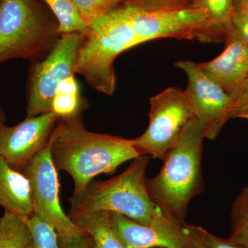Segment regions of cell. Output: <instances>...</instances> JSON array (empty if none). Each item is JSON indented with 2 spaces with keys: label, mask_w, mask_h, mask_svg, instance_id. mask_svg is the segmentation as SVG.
Wrapping results in <instances>:
<instances>
[{
  "label": "cell",
  "mask_w": 248,
  "mask_h": 248,
  "mask_svg": "<svg viewBox=\"0 0 248 248\" xmlns=\"http://www.w3.org/2000/svg\"><path fill=\"white\" fill-rule=\"evenodd\" d=\"M84 114L59 120L49 138L50 156L58 171H65L79 194L94 177L112 174L121 165L140 156L130 140L86 128Z\"/></svg>",
  "instance_id": "6da1fadb"
},
{
  "label": "cell",
  "mask_w": 248,
  "mask_h": 248,
  "mask_svg": "<svg viewBox=\"0 0 248 248\" xmlns=\"http://www.w3.org/2000/svg\"><path fill=\"white\" fill-rule=\"evenodd\" d=\"M206 125L195 117L179 135L163 160L157 175L146 178L152 202L169 219L185 224L191 201L205 190L202 163Z\"/></svg>",
  "instance_id": "7a4b0ae2"
},
{
  "label": "cell",
  "mask_w": 248,
  "mask_h": 248,
  "mask_svg": "<svg viewBox=\"0 0 248 248\" xmlns=\"http://www.w3.org/2000/svg\"><path fill=\"white\" fill-rule=\"evenodd\" d=\"M151 156L141 155L117 177L93 180L79 194L69 198L68 217L107 210L120 213L142 225L153 224L163 215L148 195L146 169Z\"/></svg>",
  "instance_id": "3957f363"
},
{
  "label": "cell",
  "mask_w": 248,
  "mask_h": 248,
  "mask_svg": "<svg viewBox=\"0 0 248 248\" xmlns=\"http://www.w3.org/2000/svg\"><path fill=\"white\" fill-rule=\"evenodd\" d=\"M59 24L42 0H2L0 4V64L46 58L61 38Z\"/></svg>",
  "instance_id": "277c9868"
},
{
  "label": "cell",
  "mask_w": 248,
  "mask_h": 248,
  "mask_svg": "<svg viewBox=\"0 0 248 248\" xmlns=\"http://www.w3.org/2000/svg\"><path fill=\"white\" fill-rule=\"evenodd\" d=\"M80 47L76 73L84 77L97 92H115L114 62L119 55L138 45L125 2L88 24Z\"/></svg>",
  "instance_id": "5b68a950"
},
{
  "label": "cell",
  "mask_w": 248,
  "mask_h": 248,
  "mask_svg": "<svg viewBox=\"0 0 248 248\" xmlns=\"http://www.w3.org/2000/svg\"><path fill=\"white\" fill-rule=\"evenodd\" d=\"M84 36L80 32L62 34L46 58L31 63L27 79V117L51 112L52 101L59 85L76 74Z\"/></svg>",
  "instance_id": "8992f818"
},
{
  "label": "cell",
  "mask_w": 248,
  "mask_h": 248,
  "mask_svg": "<svg viewBox=\"0 0 248 248\" xmlns=\"http://www.w3.org/2000/svg\"><path fill=\"white\" fill-rule=\"evenodd\" d=\"M146 131L130 140L138 154L164 160L177 143L183 128L193 117L185 92L170 87L151 98Z\"/></svg>",
  "instance_id": "52a82bcc"
},
{
  "label": "cell",
  "mask_w": 248,
  "mask_h": 248,
  "mask_svg": "<svg viewBox=\"0 0 248 248\" xmlns=\"http://www.w3.org/2000/svg\"><path fill=\"white\" fill-rule=\"evenodd\" d=\"M138 45L161 38L197 39L210 42L206 14L198 8L169 11H146L125 1Z\"/></svg>",
  "instance_id": "ba28073f"
},
{
  "label": "cell",
  "mask_w": 248,
  "mask_h": 248,
  "mask_svg": "<svg viewBox=\"0 0 248 248\" xmlns=\"http://www.w3.org/2000/svg\"><path fill=\"white\" fill-rule=\"evenodd\" d=\"M21 172L29 182L34 215L53 227L60 236L84 232L62 208L58 170L52 161L48 142Z\"/></svg>",
  "instance_id": "9c48e42d"
},
{
  "label": "cell",
  "mask_w": 248,
  "mask_h": 248,
  "mask_svg": "<svg viewBox=\"0 0 248 248\" xmlns=\"http://www.w3.org/2000/svg\"><path fill=\"white\" fill-rule=\"evenodd\" d=\"M174 66L185 72L188 84L185 92L193 117L206 125L205 138H217L231 120L234 101L220 85L200 68L199 63L178 61Z\"/></svg>",
  "instance_id": "30bf717a"
},
{
  "label": "cell",
  "mask_w": 248,
  "mask_h": 248,
  "mask_svg": "<svg viewBox=\"0 0 248 248\" xmlns=\"http://www.w3.org/2000/svg\"><path fill=\"white\" fill-rule=\"evenodd\" d=\"M58 121L49 112L27 117L13 126L0 122V155L11 167L21 172L46 146Z\"/></svg>",
  "instance_id": "8fae6325"
},
{
  "label": "cell",
  "mask_w": 248,
  "mask_h": 248,
  "mask_svg": "<svg viewBox=\"0 0 248 248\" xmlns=\"http://www.w3.org/2000/svg\"><path fill=\"white\" fill-rule=\"evenodd\" d=\"M110 216L125 248H195L187 224L176 223L164 214L150 226L114 212H110Z\"/></svg>",
  "instance_id": "7c38bea8"
},
{
  "label": "cell",
  "mask_w": 248,
  "mask_h": 248,
  "mask_svg": "<svg viewBox=\"0 0 248 248\" xmlns=\"http://www.w3.org/2000/svg\"><path fill=\"white\" fill-rule=\"evenodd\" d=\"M225 42L226 48L219 56L199 65L232 98L234 103L248 77V46L232 30Z\"/></svg>",
  "instance_id": "4fadbf2b"
},
{
  "label": "cell",
  "mask_w": 248,
  "mask_h": 248,
  "mask_svg": "<svg viewBox=\"0 0 248 248\" xmlns=\"http://www.w3.org/2000/svg\"><path fill=\"white\" fill-rule=\"evenodd\" d=\"M0 207L24 220L33 215L29 180L22 172L11 167L1 155Z\"/></svg>",
  "instance_id": "5bb4252c"
},
{
  "label": "cell",
  "mask_w": 248,
  "mask_h": 248,
  "mask_svg": "<svg viewBox=\"0 0 248 248\" xmlns=\"http://www.w3.org/2000/svg\"><path fill=\"white\" fill-rule=\"evenodd\" d=\"M71 220L91 235L97 248H125L116 233L110 211L83 214Z\"/></svg>",
  "instance_id": "9a60e30c"
},
{
  "label": "cell",
  "mask_w": 248,
  "mask_h": 248,
  "mask_svg": "<svg viewBox=\"0 0 248 248\" xmlns=\"http://www.w3.org/2000/svg\"><path fill=\"white\" fill-rule=\"evenodd\" d=\"M190 6L198 8L208 17L210 43L226 42L232 29L234 12L233 0H194Z\"/></svg>",
  "instance_id": "2e32d148"
},
{
  "label": "cell",
  "mask_w": 248,
  "mask_h": 248,
  "mask_svg": "<svg viewBox=\"0 0 248 248\" xmlns=\"http://www.w3.org/2000/svg\"><path fill=\"white\" fill-rule=\"evenodd\" d=\"M89 102L80 93L75 75L68 77L59 85L51 104V112L59 120L71 118L84 114Z\"/></svg>",
  "instance_id": "e0dca14e"
},
{
  "label": "cell",
  "mask_w": 248,
  "mask_h": 248,
  "mask_svg": "<svg viewBox=\"0 0 248 248\" xmlns=\"http://www.w3.org/2000/svg\"><path fill=\"white\" fill-rule=\"evenodd\" d=\"M31 242L27 220L4 211L0 218V248H29Z\"/></svg>",
  "instance_id": "ac0fdd59"
},
{
  "label": "cell",
  "mask_w": 248,
  "mask_h": 248,
  "mask_svg": "<svg viewBox=\"0 0 248 248\" xmlns=\"http://www.w3.org/2000/svg\"><path fill=\"white\" fill-rule=\"evenodd\" d=\"M46 4L59 24L61 34L80 32L86 34L89 31L87 24L81 17L72 0H42Z\"/></svg>",
  "instance_id": "d6986e66"
},
{
  "label": "cell",
  "mask_w": 248,
  "mask_h": 248,
  "mask_svg": "<svg viewBox=\"0 0 248 248\" xmlns=\"http://www.w3.org/2000/svg\"><path fill=\"white\" fill-rule=\"evenodd\" d=\"M231 215L232 226L229 239L248 248V184L233 202Z\"/></svg>",
  "instance_id": "ffe728a7"
},
{
  "label": "cell",
  "mask_w": 248,
  "mask_h": 248,
  "mask_svg": "<svg viewBox=\"0 0 248 248\" xmlns=\"http://www.w3.org/2000/svg\"><path fill=\"white\" fill-rule=\"evenodd\" d=\"M27 223L32 235L29 248H60L58 233L50 224L34 214Z\"/></svg>",
  "instance_id": "44dd1931"
},
{
  "label": "cell",
  "mask_w": 248,
  "mask_h": 248,
  "mask_svg": "<svg viewBox=\"0 0 248 248\" xmlns=\"http://www.w3.org/2000/svg\"><path fill=\"white\" fill-rule=\"evenodd\" d=\"M127 1L129 0H72L87 26Z\"/></svg>",
  "instance_id": "7402d4cb"
},
{
  "label": "cell",
  "mask_w": 248,
  "mask_h": 248,
  "mask_svg": "<svg viewBox=\"0 0 248 248\" xmlns=\"http://www.w3.org/2000/svg\"><path fill=\"white\" fill-rule=\"evenodd\" d=\"M187 227L205 248H245L241 245L233 242L229 238L224 239L212 234L202 226L187 225Z\"/></svg>",
  "instance_id": "603a6c76"
},
{
  "label": "cell",
  "mask_w": 248,
  "mask_h": 248,
  "mask_svg": "<svg viewBox=\"0 0 248 248\" xmlns=\"http://www.w3.org/2000/svg\"><path fill=\"white\" fill-rule=\"evenodd\" d=\"M146 11H169L189 7L194 0H130Z\"/></svg>",
  "instance_id": "cb8c5ba5"
},
{
  "label": "cell",
  "mask_w": 248,
  "mask_h": 248,
  "mask_svg": "<svg viewBox=\"0 0 248 248\" xmlns=\"http://www.w3.org/2000/svg\"><path fill=\"white\" fill-rule=\"evenodd\" d=\"M60 248H97L89 233L84 232L77 236H59Z\"/></svg>",
  "instance_id": "d4e9b609"
},
{
  "label": "cell",
  "mask_w": 248,
  "mask_h": 248,
  "mask_svg": "<svg viewBox=\"0 0 248 248\" xmlns=\"http://www.w3.org/2000/svg\"><path fill=\"white\" fill-rule=\"evenodd\" d=\"M235 35L248 46V14L235 9L232 18V29Z\"/></svg>",
  "instance_id": "484cf974"
},
{
  "label": "cell",
  "mask_w": 248,
  "mask_h": 248,
  "mask_svg": "<svg viewBox=\"0 0 248 248\" xmlns=\"http://www.w3.org/2000/svg\"><path fill=\"white\" fill-rule=\"evenodd\" d=\"M248 112V77L242 91L232 108L231 118H236Z\"/></svg>",
  "instance_id": "4316f807"
},
{
  "label": "cell",
  "mask_w": 248,
  "mask_h": 248,
  "mask_svg": "<svg viewBox=\"0 0 248 248\" xmlns=\"http://www.w3.org/2000/svg\"><path fill=\"white\" fill-rule=\"evenodd\" d=\"M234 8L239 11H244L248 14V1H244V2L239 3L234 5Z\"/></svg>",
  "instance_id": "83f0119b"
},
{
  "label": "cell",
  "mask_w": 248,
  "mask_h": 248,
  "mask_svg": "<svg viewBox=\"0 0 248 248\" xmlns=\"http://www.w3.org/2000/svg\"><path fill=\"white\" fill-rule=\"evenodd\" d=\"M187 228H188V227H187ZM188 231H189V232H190L191 236H192V241H193V244H194V245H195V248H204L203 244H202V243H201V241H200V240L197 239V238L196 237L195 235H194L193 234H192V232H191L190 230H189V228H188Z\"/></svg>",
  "instance_id": "f1b7e54d"
},
{
  "label": "cell",
  "mask_w": 248,
  "mask_h": 248,
  "mask_svg": "<svg viewBox=\"0 0 248 248\" xmlns=\"http://www.w3.org/2000/svg\"><path fill=\"white\" fill-rule=\"evenodd\" d=\"M6 120H7V115H6L4 108L0 104V122H4L5 123Z\"/></svg>",
  "instance_id": "f546056e"
},
{
  "label": "cell",
  "mask_w": 248,
  "mask_h": 248,
  "mask_svg": "<svg viewBox=\"0 0 248 248\" xmlns=\"http://www.w3.org/2000/svg\"><path fill=\"white\" fill-rule=\"evenodd\" d=\"M239 118H243L246 119V120H248V112H246V113L242 114L241 115H240Z\"/></svg>",
  "instance_id": "4dcf8cb0"
},
{
  "label": "cell",
  "mask_w": 248,
  "mask_h": 248,
  "mask_svg": "<svg viewBox=\"0 0 248 248\" xmlns=\"http://www.w3.org/2000/svg\"><path fill=\"white\" fill-rule=\"evenodd\" d=\"M244 1H248V0H233L234 5L239 4V3L244 2Z\"/></svg>",
  "instance_id": "1f68e13d"
},
{
  "label": "cell",
  "mask_w": 248,
  "mask_h": 248,
  "mask_svg": "<svg viewBox=\"0 0 248 248\" xmlns=\"http://www.w3.org/2000/svg\"><path fill=\"white\" fill-rule=\"evenodd\" d=\"M1 1H2V0H0V4H1Z\"/></svg>",
  "instance_id": "d6a6232c"
},
{
  "label": "cell",
  "mask_w": 248,
  "mask_h": 248,
  "mask_svg": "<svg viewBox=\"0 0 248 248\" xmlns=\"http://www.w3.org/2000/svg\"></svg>",
  "instance_id": "836d02e7"
},
{
  "label": "cell",
  "mask_w": 248,
  "mask_h": 248,
  "mask_svg": "<svg viewBox=\"0 0 248 248\" xmlns=\"http://www.w3.org/2000/svg\"><path fill=\"white\" fill-rule=\"evenodd\" d=\"M129 1H130V0H129Z\"/></svg>",
  "instance_id": "e575fe53"
}]
</instances>
